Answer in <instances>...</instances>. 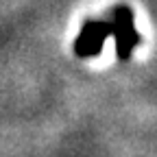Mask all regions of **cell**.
Wrapping results in <instances>:
<instances>
[{"instance_id":"1","label":"cell","mask_w":157,"mask_h":157,"mask_svg":"<svg viewBox=\"0 0 157 157\" xmlns=\"http://www.w3.org/2000/svg\"><path fill=\"white\" fill-rule=\"evenodd\" d=\"M111 35L116 39V55L118 59H122V61H127V59L131 57V50L133 46L140 44V33L135 31V15L133 11L127 7V5H120L116 7L111 11Z\"/></svg>"},{"instance_id":"2","label":"cell","mask_w":157,"mask_h":157,"mask_svg":"<svg viewBox=\"0 0 157 157\" xmlns=\"http://www.w3.org/2000/svg\"><path fill=\"white\" fill-rule=\"evenodd\" d=\"M109 35H111L109 20H85L76 39H74V55L81 59L101 55L103 44Z\"/></svg>"}]
</instances>
